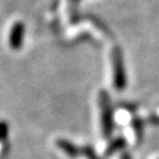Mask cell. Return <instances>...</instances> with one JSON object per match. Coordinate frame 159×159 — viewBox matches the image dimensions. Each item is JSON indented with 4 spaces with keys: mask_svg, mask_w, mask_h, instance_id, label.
Returning <instances> with one entry per match:
<instances>
[{
    "mask_svg": "<svg viewBox=\"0 0 159 159\" xmlns=\"http://www.w3.org/2000/svg\"><path fill=\"white\" fill-rule=\"evenodd\" d=\"M111 61H113V80L116 90H124L127 87V74L124 68L123 53L120 48L115 47L111 52Z\"/></svg>",
    "mask_w": 159,
    "mask_h": 159,
    "instance_id": "cell-1",
    "label": "cell"
},
{
    "mask_svg": "<svg viewBox=\"0 0 159 159\" xmlns=\"http://www.w3.org/2000/svg\"><path fill=\"white\" fill-rule=\"evenodd\" d=\"M57 147L60 150H63L69 158H73V159L78 158L79 154H80V150H79L71 142H69L66 139H58L57 140Z\"/></svg>",
    "mask_w": 159,
    "mask_h": 159,
    "instance_id": "cell-4",
    "label": "cell"
},
{
    "mask_svg": "<svg viewBox=\"0 0 159 159\" xmlns=\"http://www.w3.org/2000/svg\"><path fill=\"white\" fill-rule=\"evenodd\" d=\"M120 159H132V157H130V154L128 152H124V153H122Z\"/></svg>",
    "mask_w": 159,
    "mask_h": 159,
    "instance_id": "cell-8",
    "label": "cell"
},
{
    "mask_svg": "<svg viewBox=\"0 0 159 159\" xmlns=\"http://www.w3.org/2000/svg\"><path fill=\"white\" fill-rule=\"evenodd\" d=\"M99 105H100V114H102V129L103 137L109 138L113 132V111L110 105V99L107 92H100L99 94Z\"/></svg>",
    "mask_w": 159,
    "mask_h": 159,
    "instance_id": "cell-2",
    "label": "cell"
},
{
    "mask_svg": "<svg viewBox=\"0 0 159 159\" xmlns=\"http://www.w3.org/2000/svg\"><path fill=\"white\" fill-rule=\"evenodd\" d=\"M150 120H152L153 123H157V124H159V118H155V116H154V118H152V119H150Z\"/></svg>",
    "mask_w": 159,
    "mask_h": 159,
    "instance_id": "cell-9",
    "label": "cell"
},
{
    "mask_svg": "<svg viewBox=\"0 0 159 159\" xmlns=\"http://www.w3.org/2000/svg\"><path fill=\"white\" fill-rule=\"evenodd\" d=\"M9 135V124L7 120H0V142H5Z\"/></svg>",
    "mask_w": 159,
    "mask_h": 159,
    "instance_id": "cell-6",
    "label": "cell"
},
{
    "mask_svg": "<svg viewBox=\"0 0 159 159\" xmlns=\"http://www.w3.org/2000/svg\"><path fill=\"white\" fill-rule=\"evenodd\" d=\"M82 152H83V154L87 157V159H100V158L97 155V153L94 152V149H93L92 147H89V145H84L83 149H82Z\"/></svg>",
    "mask_w": 159,
    "mask_h": 159,
    "instance_id": "cell-7",
    "label": "cell"
},
{
    "mask_svg": "<svg viewBox=\"0 0 159 159\" xmlns=\"http://www.w3.org/2000/svg\"><path fill=\"white\" fill-rule=\"evenodd\" d=\"M125 147V140L123 138H116L114 142L110 143V145L108 147V149L105 150V155L107 157H110L111 154H114L115 152L120 150V149H124Z\"/></svg>",
    "mask_w": 159,
    "mask_h": 159,
    "instance_id": "cell-5",
    "label": "cell"
},
{
    "mask_svg": "<svg viewBox=\"0 0 159 159\" xmlns=\"http://www.w3.org/2000/svg\"><path fill=\"white\" fill-rule=\"evenodd\" d=\"M24 34H25V25L21 21H15L9 34V45L11 49L19 50L23 47Z\"/></svg>",
    "mask_w": 159,
    "mask_h": 159,
    "instance_id": "cell-3",
    "label": "cell"
}]
</instances>
